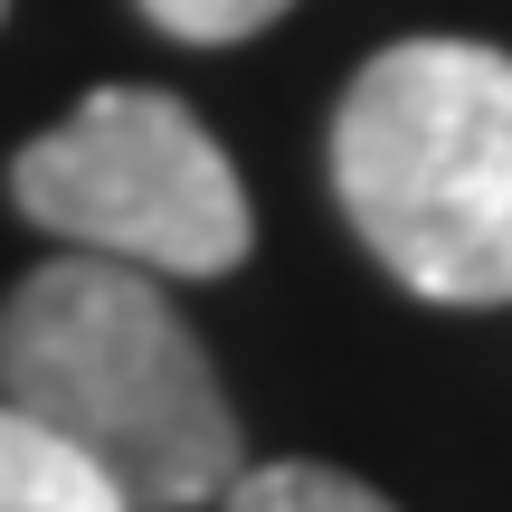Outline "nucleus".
<instances>
[{
	"label": "nucleus",
	"mask_w": 512,
	"mask_h": 512,
	"mask_svg": "<svg viewBox=\"0 0 512 512\" xmlns=\"http://www.w3.org/2000/svg\"><path fill=\"white\" fill-rule=\"evenodd\" d=\"M0 399L67 437L133 512H200L247 475L238 408L143 266L48 256L0 304Z\"/></svg>",
	"instance_id": "nucleus-1"
},
{
	"label": "nucleus",
	"mask_w": 512,
	"mask_h": 512,
	"mask_svg": "<svg viewBox=\"0 0 512 512\" xmlns=\"http://www.w3.org/2000/svg\"><path fill=\"white\" fill-rule=\"evenodd\" d=\"M332 200L427 304H512V57L399 38L332 114Z\"/></svg>",
	"instance_id": "nucleus-2"
},
{
	"label": "nucleus",
	"mask_w": 512,
	"mask_h": 512,
	"mask_svg": "<svg viewBox=\"0 0 512 512\" xmlns=\"http://www.w3.org/2000/svg\"><path fill=\"white\" fill-rule=\"evenodd\" d=\"M10 200L57 247L143 275H228L256 247L238 162L181 95L152 86H105L67 124H48L10 162Z\"/></svg>",
	"instance_id": "nucleus-3"
},
{
	"label": "nucleus",
	"mask_w": 512,
	"mask_h": 512,
	"mask_svg": "<svg viewBox=\"0 0 512 512\" xmlns=\"http://www.w3.org/2000/svg\"><path fill=\"white\" fill-rule=\"evenodd\" d=\"M0 512H133V503L67 437H48L38 418H19L0 399Z\"/></svg>",
	"instance_id": "nucleus-4"
},
{
	"label": "nucleus",
	"mask_w": 512,
	"mask_h": 512,
	"mask_svg": "<svg viewBox=\"0 0 512 512\" xmlns=\"http://www.w3.org/2000/svg\"><path fill=\"white\" fill-rule=\"evenodd\" d=\"M219 512H399V503H380L370 484L332 475V465H247L219 494Z\"/></svg>",
	"instance_id": "nucleus-5"
},
{
	"label": "nucleus",
	"mask_w": 512,
	"mask_h": 512,
	"mask_svg": "<svg viewBox=\"0 0 512 512\" xmlns=\"http://www.w3.org/2000/svg\"><path fill=\"white\" fill-rule=\"evenodd\" d=\"M294 0H143V19L162 38H190V48H238L266 19H285Z\"/></svg>",
	"instance_id": "nucleus-6"
},
{
	"label": "nucleus",
	"mask_w": 512,
	"mask_h": 512,
	"mask_svg": "<svg viewBox=\"0 0 512 512\" xmlns=\"http://www.w3.org/2000/svg\"><path fill=\"white\" fill-rule=\"evenodd\" d=\"M0 10H10V0H0Z\"/></svg>",
	"instance_id": "nucleus-7"
}]
</instances>
